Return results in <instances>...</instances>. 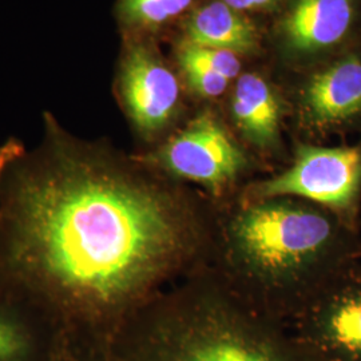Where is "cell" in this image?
Returning <instances> with one entry per match:
<instances>
[{"label": "cell", "instance_id": "cell-16", "mask_svg": "<svg viewBox=\"0 0 361 361\" xmlns=\"http://www.w3.org/2000/svg\"><path fill=\"white\" fill-rule=\"evenodd\" d=\"M47 361H101L89 344L61 338L51 357Z\"/></svg>", "mask_w": 361, "mask_h": 361}, {"label": "cell", "instance_id": "cell-6", "mask_svg": "<svg viewBox=\"0 0 361 361\" xmlns=\"http://www.w3.org/2000/svg\"><path fill=\"white\" fill-rule=\"evenodd\" d=\"M360 23L361 0H286L274 37L288 62H324L348 50Z\"/></svg>", "mask_w": 361, "mask_h": 361}, {"label": "cell", "instance_id": "cell-12", "mask_svg": "<svg viewBox=\"0 0 361 361\" xmlns=\"http://www.w3.org/2000/svg\"><path fill=\"white\" fill-rule=\"evenodd\" d=\"M59 340L38 312L0 295V361H47Z\"/></svg>", "mask_w": 361, "mask_h": 361}, {"label": "cell", "instance_id": "cell-10", "mask_svg": "<svg viewBox=\"0 0 361 361\" xmlns=\"http://www.w3.org/2000/svg\"><path fill=\"white\" fill-rule=\"evenodd\" d=\"M233 121L247 142L269 150L280 141L283 104L268 79L257 73L237 78L231 97Z\"/></svg>", "mask_w": 361, "mask_h": 361}, {"label": "cell", "instance_id": "cell-15", "mask_svg": "<svg viewBox=\"0 0 361 361\" xmlns=\"http://www.w3.org/2000/svg\"><path fill=\"white\" fill-rule=\"evenodd\" d=\"M185 42V40H183ZM194 54L212 70H214L217 74L226 78L228 80H234L241 75V59L240 55L226 50H219V49H209L192 44L186 42Z\"/></svg>", "mask_w": 361, "mask_h": 361}, {"label": "cell", "instance_id": "cell-17", "mask_svg": "<svg viewBox=\"0 0 361 361\" xmlns=\"http://www.w3.org/2000/svg\"><path fill=\"white\" fill-rule=\"evenodd\" d=\"M238 13H262L273 10L279 0H221Z\"/></svg>", "mask_w": 361, "mask_h": 361}, {"label": "cell", "instance_id": "cell-4", "mask_svg": "<svg viewBox=\"0 0 361 361\" xmlns=\"http://www.w3.org/2000/svg\"><path fill=\"white\" fill-rule=\"evenodd\" d=\"M116 95L141 142L153 149L171 134L182 110V86L155 39L125 37Z\"/></svg>", "mask_w": 361, "mask_h": 361}, {"label": "cell", "instance_id": "cell-2", "mask_svg": "<svg viewBox=\"0 0 361 361\" xmlns=\"http://www.w3.org/2000/svg\"><path fill=\"white\" fill-rule=\"evenodd\" d=\"M94 349L101 361H310L264 312L192 289L159 293Z\"/></svg>", "mask_w": 361, "mask_h": 361}, {"label": "cell", "instance_id": "cell-9", "mask_svg": "<svg viewBox=\"0 0 361 361\" xmlns=\"http://www.w3.org/2000/svg\"><path fill=\"white\" fill-rule=\"evenodd\" d=\"M290 336L310 361H361V290L300 310Z\"/></svg>", "mask_w": 361, "mask_h": 361}, {"label": "cell", "instance_id": "cell-5", "mask_svg": "<svg viewBox=\"0 0 361 361\" xmlns=\"http://www.w3.org/2000/svg\"><path fill=\"white\" fill-rule=\"evenodd\" d=\"M135 157L171 180H193L213 193L222 192L246 165L240 146L219 119L207 111Z\"/></svg>", "mask_w": 361, "mask_h": 361}, {"label": "cell", "instance_id": "cell-13", "mask_svg": "<svg viewBox=\"0 0 361 361\" xmlns=\"http://www.w3.org/2000/svg\"><path fill=\"white\" fill-rule=\"evenodd\" d=\"M197 0H116L118 23L125 37L155 39L192 13Z\"/></svg>", "mask_w": 361, "mask_h": 361}, {"label": "cell", "instance_id": "cell-8", "mask_svg": "<svg viewBox=\"0 0 361 361\" xmlns=\"http://www.w3.org/2000/svg\"><path fill=\"white\" fill-rule=\"evenodd\" d=\"M298 121L312 133H332L361 119V51L348 49L320 62L297 91Z\"/></svg>", "mask_w": 361, "mask_h": 361}, {"label": "cell", "instance_id": "cell-1", "mask_svg": "<svg viewBox=\"0 0 361 361\" xmlns=\"http://www.w3.org/2000/svg\"><path fill=\"white\" fill-rule=\"evenodd\" d=\"M202 228L171 178L52 113L0 145V295L61 338L95 344L192 261Z\"/></svg>", "mask_w": 361, "mask_h": 361}, {"label": "cell", "instance_id": "cell-7", "mask_svg": "<svg viewBox=\"0 0 361 361\" xmlns=\"http://www.w3.org/2000/svg\"><path fill=\"white\" fill-rule=\"evenodd\" d=\"M361 188V150L300 145L290 168L253 189V197H301L325 207H348Z\"/></svg>", "mask_w": 361, "mask_h": 361}, {"label": "cell", "instance_id": "cell-3", "mask_svg": "<svg viewBox=\"0 0 361 361\" xmlns=\"http://www.w3.org/2000/svg\"><path fill=\"white\" fill-rule=\"evenodd\" d=\"M332 219L317 207L271 198L240 209L224 233L234 273L269 296L302 290L335 241Z\"/></svg>", "mask_w": 361, "mask_h": 361}, {"label": "cell", "instance_id": "cell-11", "mask_svg": "<svg viewBox=\"0 0 361 361\" xmlns=\"http://www.w3.org/2000/svg\"><path fill=\"white\" fill-rule=\"evenodd\" d=\"M180 40L192 44L252 55L259 50V31L245 13L222 3L207 1L192 10L182 22Z\"/></svg>", "mask_w": 361, "mask_h": 361}, {"label": "cell", "instance_id": "cell-14", "mask_svg": "<svg viewBox=\"0 0 361 361\" xmlns=\"http://www.w3.org/2000/svg\"><path fill=\"white\" fill-rule=\"evenodd\" d=\"M174 54L185 83L195 95L204 99H216L229 87L231 80L205 65L186 42L178 40Z\"/></svg>", "mask_w": 361, "mask_h": 361}]
</instances>
